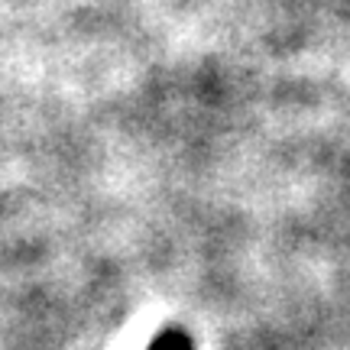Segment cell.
I'll return each instance as SVG.
<instances>
[{
  "mask_svg": "<svg viewBox=\"0 0 350 350\" xmlns=\"http://www.w3.org/2000/svg\"><path fill=\"white\" fill-rule=\"evenodd\" d=\"M146 350H195V338L185 327H163L156 338L146 344Z\"/></svg>",
  "mask_w": 350,
  "mask_h": 350,
  "instance_id": "1",
  "label": "cell"
}]
</instances>
